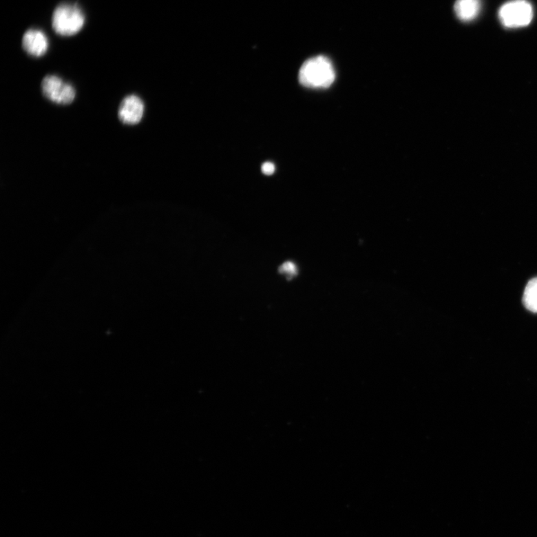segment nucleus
Returning <instances> with one entry per match:
<instances>
[{
  "label": "nucleus",
  "mask_w": 537,
  "mask_h": 537,
  "mask_svg": "<svg viewBox=\"0 0 537 537\" xmlns=\"http://www.w3.org/2000/svg\"><path fill=\"white\" fill-rule=\"evenodd\" d=\"M523 302L528 310L537 313V277L529 281L526 285Z\"/></svg>",
  "instance_id": "8"
},
{
  "label": "nucleus",
  "mask_w": 537,
  "mask_h": 537,
  "mask_svg": "<svg viewBox=\"0 0 537 537\" xmlns=\"http://www.w3.org/2000/svg\"><path fill=\"white\" fill-rule=\"evenodd\" d=\"M145 113V105L136 95L124 98L118 112L120 121L127 125H136L140 122Z\"/></svg>",
  "instance_id": "5"
},
{
  "label": "nucleus",
  "mask_w": 537,
  "mask_h": 537,
  "mask_svg": "<svg viewBox=\"0 0 537 537\" xmlns=\"http://www.w3.org/2000/svg\"><path fill=\"white\" fill-rule=\"evenodd\" d=\"M23 48L34 57H41L47 53L49 48V41L47 35L38 30L27 31L22 41Z\"/></svg>",
  "instance_id": "6"
},
{
  "label": "nucleus",
  "mask_w": 537,
  "mask_h": 537,
  "mask_svg": "<svg viewBox=\"0 0 537 537\" xmlns=\"http://www.w3.org/2000/svg\"><path fill=\"white\" fill-rule=\"evenodd\" d=\"M85 14L76 5L61 4L54 11L52 25L61 36H73L83 28Z\"/></svg>",
  "instance_id": "2"
},
{
  "label": "nucleus",
  "mask_w": 537,
  "mask_h": 537,
  "mask_svg": "<svg viewBox=\"0 0 537 537\" xmlns=\"http://www.w3.org/2000/svg\"><path fill=\"white\" fill-rule=\"evenodd\" d=\"M42 92L49 101L60 104L68 105L74 101L75 89L69 83L56 76L49 75L43 79Z\"/></svg>",
  "instance_id": "4"
},
{
  "label": "nucleus",
  "mask_w": 537,
  "mask_h": 537,
  "mask_svg": "<svg viewBox=\"0 0 537 537\" xmlns=\"http://www.w3.org/2000/svg\"><path fill=\"white\" fill-rule=\"evenodd\" d=\"M481 8V0H456L454 12L463 22H470L478 17Z\"/></svg>",
  "instance_id": "7"
},
{
  "label": "nucleus",
  "mask_w": 537,
  "mask_h": 537,
  "mask_svg": "<svg viewBox=\"0 0 537 537\" xmlns=\"http://www.w3.org/2000/svg\"><path fill=\"white\" fill-rule=\"evenodd\" d=\"M300 83L309 88H327L333 84L335 72L330 61L322 56L311 58L299 70Z\"/></svg>",
  "instance_id": "1"
},
{
  "label": "nucleus",
  "mask_w": 537,
  "mask_h": 537,
  "mask_svg": "<svg viewBox=\"0 0 537 537\" xmlns=\"http://www.w3.org/2000/svg\"><path fill=\"white\" fill-rule=\"evenodd\" d=\"M534 10L527 0H512L499 9V20L506 28L516 29L529 25L533 19Z\"/></svg>",
  "instance_id": "3"
},
{
  "label": "nucleus",
  "mask_w": 537,
  "mask_h": 537,
  "mask_svg": "<svg viewBox=\"0 0 537 537\" xmlns=\"http://www.w3.org/2000/svg\"><path fill=\"white\" fill-rule=\"evenodd\" d=\"M280 273L286 275L288 280H291L293 277L298 274V268L297 265H295L294 263L288 262L284 263L280 267Z\"/></svg>",
  "instance_id": "9"
},
{
  "label": "nucleus",
  "mask_w": 537,
  "mask_h": 537,
  "mask_svg": "<svg viewBox=\"0 0 537 537\" xmlns=\"http://www.w3.org/2000/svg\"><path fill=\"white\" fill-rule=\"evenodd\" d=\"M262 169L265 175H272L275 171V166L272 162H266L262 165Z\"/></svg>",
  "instance_id": "10"
}]
</instances>
